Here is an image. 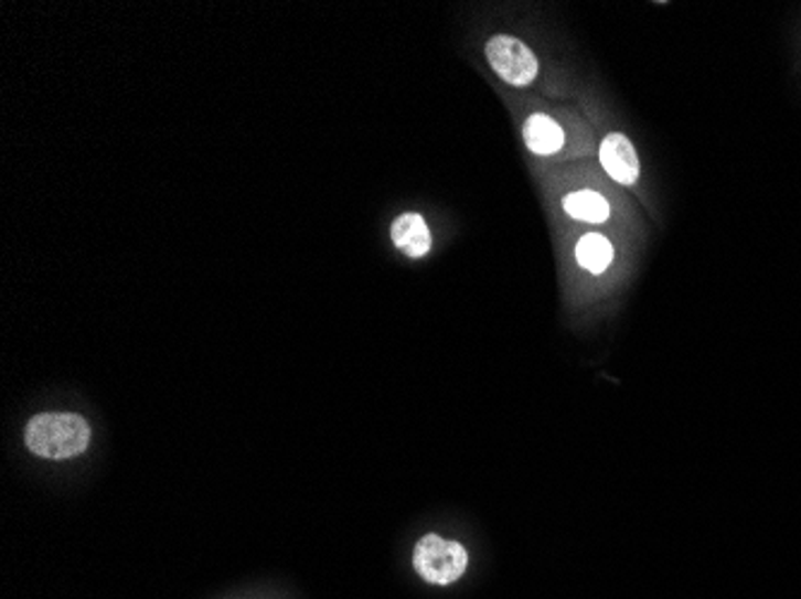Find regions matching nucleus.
I'll list each match as a JSON object with an SVG mask.
<instances>
[{
  "mask_svg": "<svg viewBox=\"0 0 801 599\" xmlns=\"http://www.w3.org/2000/svg\"><path fill=\"white\" fill-rule=\"evenodd\" d=\"M600 163L605 173L617 180L619 185H633L639 180L641 173L639 154L627 135L621 132L605 135V139L600 142Z\"/></svg>",
  "mask_w": 801,
  "mask_h": 599,
  "instance_id": "20e7f679",
  "label": "nucleus"
},
{
  "mask_svg": "<svg viewBox=\"0 0 801 599\" xmlns=\"http://www.w3.org/2000/svg\"><path fill=\"white\" fill-rule=\"evenodd\" d=\"M89 439L92 429L87 420L75 413H41L24 429L26 449L49 461H65L85 453Z\"/></svg>",
  "mask_w": 801,
  "mask_h": 599,
  "instance_id": "f257e3e1",
  "label": "nucleus"
},
{
  "mask_svg": "<svg viewBox=\"0 0 801 599\" xmlns=\"http://www.w3.org/2000/svg\"><path fill=\"white\" fill-rule=\"evenodd\" d=\"M564 130L557 120H552L545 114L528 116L523 125V142L537 157H552L564 147Z\"/></svg>",
  "mask_w": 801,
  "mask_h": 599,
  "instance_id": "423d86ee",
  "label": "nucleus"
},
{
  "mask_svg": "<svg viewBox=\"0 0 801 599\" xmlns=\"http://www.w3.org/2000/svg\"><path fill=\"white\" fill-rule=\"evenodd\" d=\"M413 566L425 582L451 585L461 580L468 570V552L461 542L430 533L420 537L416 549H413Z\"/></svg>",
  "mask_w": 801,
  "mask_h": 599,
  "instance_id": "f03ea898",
  "label": "nucleus"
},
{
  "mask_svg": "<svg viewBox=\"0 0 801 599\" xmlns=\"http://www.w3.org/2000/svg\"><path fill=\"white\" fill-rule=\"evenodd\" d=\"M485 55L494 73L511 87H528L537 77L535 53L514 36L509 34L492 36L485 46Z\"/></svg>",
  "mask_w": 801,
  "mask_h": 599,
  "instance_id": "7ed1b4c3",
  "label": "nucleus"
},
{
  "mask_svg": "<svg viewBox=\"0 0 801 599\" xmlns=\"http://www.w3.org/2000/svg\"><path fill=\"white\" fill-rule=\"evenodd\" d=\"M574 255H576V264L584 271H588L592 276H600V274H605L607 269L612 267L615 247H612L610 238H605V235L588 233V235H584L581 240L576 243V253Z\"/></svg>",
  "mask_w": 801,
  "mask_h": 599,
  "instance_id": "0eeeda50",
  "label": "nucleus"
},
{
  "mask_svg": "<svg viewBox=\"0 0 801 599\" xmlns=\"http://www.w3.org/2000/svg\"><path fill=\"white\" fill-rule=\"evenodd\" d=\"M392 240H394V245L398 249H404V253L410 259L425 257L427 253H430V247H432L430 228H427V223H425V218L420 214H404V216H398L392 223Z\"/></svg>",
  "mask_w": 801,
  "mask_h": 599,
  "instance_id": "39448f33",
  "label": "nucleus"
},
{
  "mask_svg": "<svg viewBox=\"0 0 801 599\" xmlns=\"http://www.w3.org/2000/svg\"><path fill=\"white\" fill-rule=\"evenodd\" d=\"M564 212L584 223H605L612 216V206L596 190H576L562 200Z\"/></svg>",
  "mask_w": 801,
  "mask_h": 599,
  "instance_id": "6e6552de",
  "label": "nucleus"
}]
</instances>
